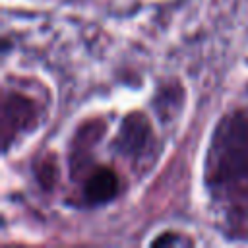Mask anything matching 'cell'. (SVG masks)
Wrapping results in <instances>:
<instances>
[{
  "instance_id": "3",
  "label": "cell",
  "mask_w": 248,
  "mask_h": 248,
  "mask_svg": "<svg viewBox=\"0 0 248 248\" xmlns=\"http://www.w3.org/2000/svg\"><path fill=\"white\" fill-rule=\"evenodd\" d=\"M35 105L31 99L17 95V93H8L4 97V107H2V140H4V149H8L10 141L31 130L35 124Z\"/></svg>"
},
{
  "instance_id": "5",
  "label": "cell",
  "mask_w": 248,
  "mask_h": 248,
  "mask_svg": "<svg viewBox=\"0 0 248 248\" xmlns=\"http://www.w3.org/2000/svg\"><path fill=\"white\" fill-rule=\"evenodd\" d=\"M39 176H41V180H43V184L45 186H52V182H54V165L48 161V165H46V161H45V165L39 169Z\"/></svg>"
},
{
  "instance_id": "2",
  "label": "cell",
  "mask_w": 248,
  "mask_h": 248,
  "mask_svg": "<svg viewBox=\"0 0 248 248\" xmlns=\"http://www.w3.org/2000/svg\"><path fill=\"white\" fill-rule=\"evenodd\" d=\"M153 132L147 118L141 112H130L114 140V149L122 157L134 161L136 167H141L153 159Z\"/></svg>"
},
{
  "instance_id": "1",
  "label": "cell",
  "mask_w": 248,
  "mask_h": 248,
  "mask_svg": "<svg viewBox=\"0 0 248 248\" xmlns=\"http://www.w3.org/2000/svg\"><path fill=\"white\" fill-rule=\"evenodd\" d=\"M205 184L231 234L248 236V112H232L217 126L207 151Z\"/></svg>"
},
{
  "instance_id": "4",
  "label": "cell",
  "mask_w": 248,
  "mask_h": 248,
  "mask_svg": "<svg viewBox=\"0 0 248 248\" xmlns=\"http://www.w3.org/2000/svg\"><path fill=\"white\" fill-rule=\"evenodd\" d=\"M116 192H118V178L107 167H99L91 170L83 184V198L89 203H105L112 200Z\"/></svg>"
}]
</instances>
